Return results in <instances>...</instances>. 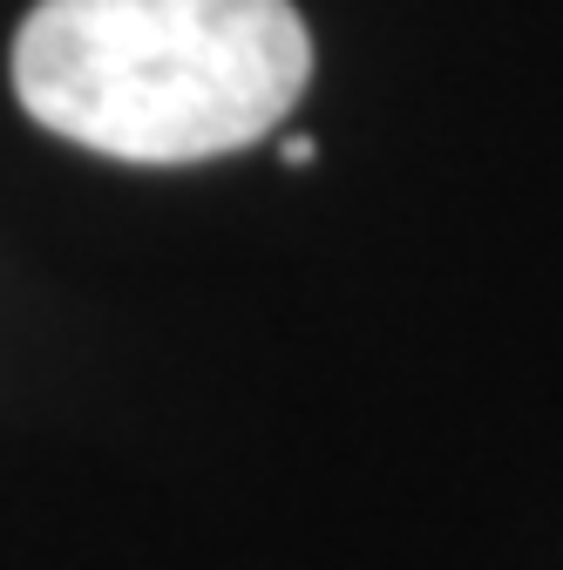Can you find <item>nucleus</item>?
Wrapping results in <instances>:
<instances>
[{
	"label": "nucleus",
	"instance_id": "2",
	"mask_svg": "<svg viewBox=\"0 0 563 570\" xmlns=\"http://www.w3.org/2000/svg\"><path fill=\"white\" fill-rule=\"evenodd\" d=\"M278 157H286L293 170H306V164H313L319 150H313V136H293V142H286V150H278Z\"/></svg>",
	"mask_w": 563,
	"mask_h": 570
},
{
	"label": "nucleus",
	"instance_id": "1",
	"mask_svg": "<svg viewBox=\"0 0 563 570\" xmlns=\"http://www.w3.org/2000/svg\"><path fill=\"white\" fill-rule=\"evenodd\" d=\"M313 82L293 0H41L14 35L21 109L116 164L251 150Z\"/></svg>",
	"mask_w": 563,
	"mask_h": 570
}]
</instances>
